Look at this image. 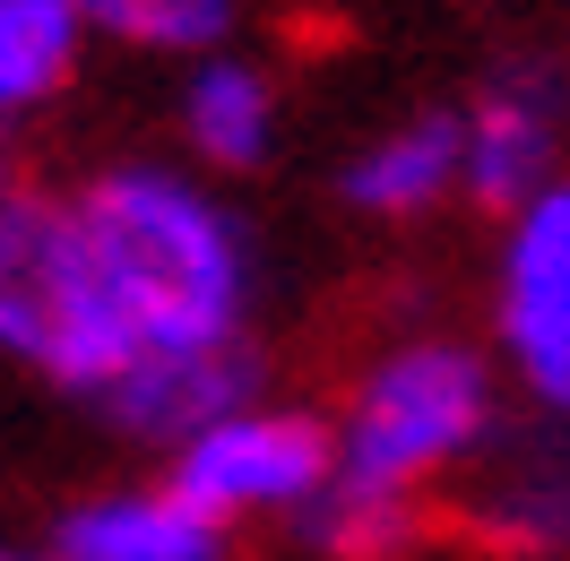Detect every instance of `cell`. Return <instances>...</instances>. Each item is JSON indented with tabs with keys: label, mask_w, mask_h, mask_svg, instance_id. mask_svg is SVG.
I'll use <instances>...</instances> for the list:
<instances>
[{
	"label": "cell",
	"mask_w": 570,
	"mask_h": 561,
	"mask_svg": "<svg viewBox=\"0 0 570 561\" xmlns=\"http://www.w3.org/2000/svg\"><path fill=\"white\" fill-rule=\"evenodd\" d=\"M165 475L216 526H303L321 510V492L337 484V415L250 397L225 423H208L199 441H181Z\"/></svg>",
	"instance_id": "cell-4"
},
{
	"label": "cell",
	"mask_w": 570,
	"mask_h": 561,
	"mask_svg": "<svg viewBox=\"0 0 570 561\" xmlns=\"http://www.w3.org/2000/svg\"><path fill=\"white\" fill-rule=\"evenodd\" d=\"M87 61V9L78 0H0V121L61 105Z\"/></svg>",
	"instance_id": "cell-12"
},
{
	"label": "cell",
	"mask_w": 570,
	"mask_h": 561,
	"mask_svg": "<svg viewBox=\"0 0 570 561\" xmlns=\"http://www.w3.org/2000/svg\"><path fill=\"white\" fill-rule=\"evenodd\" d=\"M0 561H52V544H9L0 535Z\"/></svg>",
	"instance_id": "cell-15"
},
{
	"label": "cell",
	"mask_w": 570,
	"mask_h": 561,
	"mask_svg": "<svg viewBox=\"0 0 570 561\" xmlns=\"http://www.w3.org/2000/svg\"><path fill=\"white\" fill-rule=\"evenodd\" d=\"M87 9V36L130 43V52H165V61H208L234 52V0H78Z\"/></svg>",
	"instance_id": "cell-13"
},
{
	"label": "cell",
	"mask_w": 570,
	"mask_h": 561,
	"mask_svg": "<svg viewBox=\"0 0 570 561\" xmlns=\"http://www.w3.org/2000/svg\"><path fill=\"white\" fill-rule=\"evenodd\" d=\"M337 199L355 216H381V225H415V216H432L441 199H466L459 105H432V112H406L390 130H372V139L346 156Z\"/></svg>",
	"instance_id": "cell-8"
},
{
	"label": "cell",
	"mask_w": 570,
	"mask_h": 561,
	"mask_svg": "<svg viewBox=\"0 0 570 561\" xmlns=\"http://www.w3.org/2000/svg\"><path fill=\"white\" fill-rule=\"evenodd\" d=\"M493 346L544 423L570 432V174L501 216L493 243Z\"/></svg>",
	"instance_id": "cell-5"
},
{
	"label": "cell",
	"mask_w": 570,
	"mask_h": 561,
	"mask_svg": "<svg viewBox=\"0 0 570 561\" xmlns=\"http://www.w3.org/2000/svg\"><path fill=\"white\" fill-rule=\"evenodd\" d=\"M501 441V381L493 354L466 337H397L372 354L337 406V475L424 510L432 484L484 466Z\"/></svg>",
	"instance_id": "cell-2"
},
{
	"label": "cell",
	"mask_w": 570,
	"mask_h": 561,
	"mask_svg": "<svg viewBox=\"0 0 570 561\" xmlns=\"http://www.w3.org/2000/svg\"><path fill=\"white\" fill-rule=\"evenodd\" d=\"M225 553H234V526H216L174 475L87 492L52 526V561H225Z\"/></svg>",
	"instance_id": "cell-7"
},
{
	"label": "cell",
	"mask_w": 570,
	"mask_h": 561,
	"mask_svg": "<svg viewBox=\"0 0 570 561\" xmlns=\"http://www.w3.org/2000/svg\"><path fill=\"white\" fill-rule=\"evenodd\" d=\"M259 381H250V354L243 346H216V354H165V363H139L130 381L105 397L112 432H130L147 450L174 457L181 441H199L208 423H225L234 406H250Z\"/></svg>",
	"instance_id": "cell-9"
},
{
	"label": "cell",
	"mask_w": 570,
	"mask_h": 561,
	"mask_svg": "<svg viewBox=\"0 0 570 561\" xmlns=\"http://www.w3.org/2000/svg\"><path fill=\"white\" fill-rule=\"evenodd\" d=\"M0 354L96 406L130 381V346L112 328V303L96 285L70 199L18 190L0 208Z\"/></svg>",
	"instance_id": "cell-3"
},
{
	"label": "cell",
	"mask_w": 570,
	"mask_h": 561,
	"mask_svg": "<svg viewBox=\"0 0 570 561\" xmlns=\"http://www.w3.org/2000/svg\"><path fill=\"white\" fill-rule=\"evenodd\" d=\"M459 130H466V199L510 216V208H528L544 181H562L570 87L553 78V61H501L459 105Z\"/></svg>",
	"instance_id": "cell-6"
},
{
	"label": "cell",
	"mask_w": 570,
	"mask_h": 561,
	"mask_svg": "<svg viewBox=\"0 0 570 561\" xmlns=\"http://www.w3.org/2000/svg\"><path fill=\"white\" fill-rule=\"evenodd\" d=\"M96 285L112 303V328L139 363L165 354H216L243 346L250 319V234L243 216L216 199L199 174L181 165H105L96 181L70 190Z\"/></svg>",
	"instance_id": "cell-1"
},
{
	"label": "cell",
	"mask_w": 570,
	"mask_h": 561,
	"mask_svg": "<svg viewBox=\"0 0 570 561\" xmlns=\"http://www.w3.org/2000/svg\"><path fill=\"white\" fill-rule=\"evenodd\" d=\"M181 147L208 174H250L277 147V78L250 52H208L181 78Z\"/></svg>",
	"instance_id": "cell-10"
},
{
	"label": "cell",
	"mask_w": 570,
	"mask_h": 561,
	"mask_svg": "<svg viewBox=\"0 0 570 561\" xmlns=\"http://www.w3.org/2000/svg\"><path fill=\"white\" fill-rule=\"evenodd\" d=\"M475 526L493 535L501 553H570V450L553 441H510L484 457V484H475Z\"/></svg>",
	"instance_id": "cell-11"
},
{
	"label": "cell",
	"mask_w": 570,
	"mask_h": 561,
	"mask_svg": "<svg viewBox=\"0 0 570 561\" xmlns=\"http://www.w3.org/2000/svg\"><path fill=\"white\" fill-rule=\"evenodd\" d=\"M9 199H18V190H9V165H0V208H9Z\"/></svg>",
	"instance_id": "cell-16"
},
{
	"label": "cell",
	"mask_w": 570,
	"mask_h": 561,
	"mask_svg": "<svg viewBox=\"0 0 570 561\" xmlns=\"http://www.w3.org/2000/svg\"><path fill=\"white\" fill-rule=\"evenodd\" d=\"M294 535H303L321 561H397L415 535H424V510H415V501H390V492H363V484L337 475V484L321 492V510L294 526Z\"/></svg>",
	"instance_id": "cell-14"
}]
</instances>
